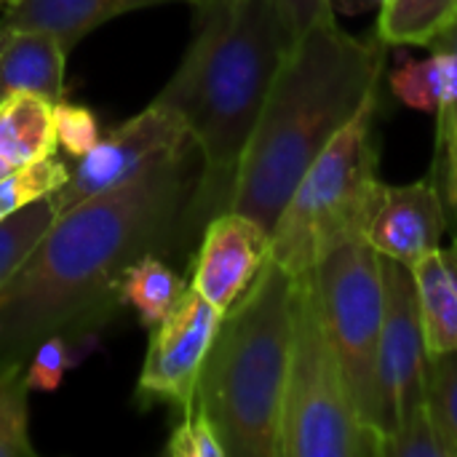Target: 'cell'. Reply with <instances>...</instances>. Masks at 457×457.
I'll use <instances>...</instances> for the list:
<instances>
[{"instance_id": "1", "label": "cell", "mask_w": 457, "mask_h": 457, "mask_svg": "<svg viewBox=\"0 0 457 457\" xmlns=\"http://www.w3.org/2000/svg\"><path fill=\"white\" fill-rule=\"evenodd\" d=\"M193 153L198 150L174 155L51 222L0 289V370L27 367L51 335L96 348V335L123 308L118 287L129 265L185 244V214L198 182Z\"/></svg>"}, {"instance_id": "2", "label": "cell", "mask_w": 457, "mask_h": 457, "mask_svg": "<svg viewBox=\"0 0 457 457\" xmlns=\"http://www.w3.org/2000/svg\"><path fill=\"white\" fill-rule=\"evenodd\" d=\"M295 37L273 0H204L195 37L155 96L185 120L201 155L185 244L230 209L238 166Z\"/></svg>"}, {"instance_id": "3", "label": "cell", "mask_w": 457, "mask_h": 457, "mask_svg": "<svg viewBox=\"0 0 457 457\" xmlns=\"http://www.w3.org/2000/svg\"><path fill=\"white\" fill-rule=\"evenodd\" d=\"M388 46L356 37L335 16L308 27L287 51L244 150L230 209L273 233L295 185L361 104L378 94Z\"/></svg>"}, {"instance_id": "4", "label": "cell", "mask_w": 457, "mask_h": 457, "mask_svg": "<svg viewBox=\"0 0 457 457\" xmlns=\"http://www.w3.org/2000/svg\"><path fill=\"white\" fill-rule=\"evenodd\" d=\"M297 276L276 260L222 313L195 404L228 457H281V412L295 343Z\"/></svg>"}, {"instance_id": "5", "label": "cell", "mask_w": 457, "mask_h": 457, "mask_svg": "<svg viewBox=\"0 0 457 457\" xmlns=\"http://www.w3.org/2000/svg\"><path fill=\"white\" fill-rule=\"evenodd\" d=\"M380 91L327 145L295 185L270 233V260L292 276L308 273L335 244L364 230L380 198Z\"/></svg>"}, {"instance_id": "6", "label": "cell", "mask_w": 457, "mask_h": 457, "mask_svg": "<svg viewBox=\"0 0 457 457\" xmlns=\"http://www.w3.org/2000/svg\"><path fill=\"white\" fill-rule=\"evenodd\" d=\"M281 457H383V436L361 420L324 332L311 270L297 276Z\"/></svg>"}, {"instance_id": "7", "label": "cell", "mask_w": 457, "mask_h": 457, "mask_svg": "<svg viewBox=\"0 0 457 457\" xmlns=\"http://www.w3.org/2000/svg\"><path fill=\"white\" fill-rule=\"evenodd\" d=\"M313 287L324 332L335 348L351 399L367 426L383 436L380 402V332H383V257L367 233H351L313 268Z\"/></svg>"}, {"instance_id": "8", "label": "cell", "mask_w": 457, "mask_h": 457, "mask_svg": "<svg viewBox=\"0 0 457 457\" xmlns=\"http://www.w3.org/2000/svg\"><path fill=\"white\" fill-rule=\"evenodd\" d=\"M190 150H195V142L179 112L153 99L139 115L104 134L91 153L70 161V179L51 195L54 212L59 217L72 206L123 187L153 166Z\"/></svg>"}, {"instance_id": "9", "label": "cell", "mask_w": 457, "mask_h": 457, "mask_svg": "<svg viewBox=\"0 0 457 457\" xmlns=\"http://www.w3.org/2000/svg\"><path fill=\"white\" fill-rule=\"evenodd\" d=\"M222 321V311L193 287L174 311L150 329L145 364L137 383V404H166L179 415L195 404L198 380Z\"/></svg>"}, {"instance_id": "10", "label": "cell", "mask_w": 457, "mask_h": 457, "mask_svg": "<svg viewBox=\"0 0 457 457\" xmlns=\"http://www.w3.org/2000/svg\"><path fill=\"white\" fill-rule=\"evenodd\" d=\"M383 332H380V402L383 436L404 418L426 407L428 345L420 316V297L412 268L383 257Z\"/></svg>"}, {"instance_id": "11", "label": "cell", "mask_w": 457, "mask_h": 457, "mask_svg": "<svg viewBox=\"0 0 457 457\" xmlns=\"http://www.w3.org/2000/svg\"><path fill=\"white\" fill-rule=\"evenodd\" d=\"M270 260V230L241 212L206 222L193 257L190 287L222 313L252 287Z\"/></svg>"}, {"instance_id": "12", "label": "cell", "mask_w": 457, "mask_h": 457, "mask_svg": "<svg viewBox=\"0 0 457 457\" xmlns=\"http://www.w3.org/2000/svg\"><path fill=\"white\" fill-rule=\"evenodd\" d=\"M450 225L445 195L434 177L410 185H386L367 222V238L380 257L415 268L442 249Z\"/></svg>"}, {"instance_id": "13", "label": "cell", "mask_w": 457, "mask_h": 457, "mask_svg": "<svg viewBox=\"0 0 457 457\" xmlns=\"http://www.w3.org/2000/svg\"><path fill=\"white\" fill-rule=\"evenodd\" d=\"M163 3H190L204 0H16L3 8L0 32L11 29H43L54 32L67 51L75 48L99 24L123 16L137 8L163 5Z\"/></svg>"}, {"instance_id": "14", "label": "cell", "mask_w": 457, "mask_h": 457, "mask_svg": "<svg viewBox=\"0 0 457 457\" xmlns=\"http://www.w3.org/2000/svg\"><path fill=\"white\" fill-rule=\"evenodd\" d=\"M67 48L54 32L11 29L0 46V102L11 94H37L51 104L67 94Z\"/></svg>"}, {"instance_id": "15", "label": "cell", "mask_w": 457, "mask_h": 457, "mask_svg": "<svg viewBox=\"0 0 457 457\" xmlns=\"http://www.w3.org/2000/svg\"><path fill=\"white\" fill-rule=\"evenodd\" d=\"M412 273L428 356L457 351V236L447 249H436L420 260Z\"/></svg>"}, {"instance_id": "16", "label": "cell", "mask_w": 457, "mask_h": 457, "mask_svg": "<svg viewBox=\"0 0 457 457\" xmlns=\"http://www.w3.org/2000/svg\"><path fill=\"white\" fill-rule=\"evenodd\" d=\"M59 150L54 104L37 94H11L0 102V153L13 163L54 155Z\"/></svg>"}, {"instance_id": "17", "label": "cell", "mask_w": 457, "mask_h": 457, "mask_svg": "<svg viewBox=\"0 0 457 457\" xmlns=\"http://www.w3.org/2000/svg\"><path fill=\"white\" fill-rule=\"evenodd\" d=\"M187 287L190 284L163 260V254H145L123 273L118 300L123 308L134 311L139 324L150 332L174 311Z\"/></svg>"}, {"instance_id": "18", "label": "cell", "mask_w": 457, "mask_h": 457, "mask_svg": "<svg viewBox=\"0 0 457 457\" xmlns=\"http://www.w3.org/2000/svg\"><path fill=\"white\" fill-rule=\"evenodd\" d=\"M457 19V0H388L375 32L386 46L428 48Z\"/></svg>"}, {"instance_id": "19", "label": "cell", "mask_w": 457, "mask_h": 457, "mask_svg": "<svg viewBox=\"0 0 457 457\" xmlns=\"http://www.w3.org/2000/svg\"><path fill=\"white\" fill-rule=\"evenodd\" d=\"M70 179V158L46 155L16 166L5 179H0V220L51 198Z\"/></svg>"}, {"instance_id": "20", "label": "cell", "mask_w": 457, "mask_h": 457, "mask_svg": "<svg viewBox=\"0 0 457 457\" xmlns=\"http://www.w3.org/2000/svg\"><path fill=\"white\" fill-rule=\"evenodd\" d=\"M0 457H35L29 442V386L24 364L0 370Z\"/></svg>"}, {"instance_id": "21", "label": "cell", "mask_w": 457, "mask_h": 457, "mask_svg": "<svg viewBox=\"0 0 457 457\" xmlns=\"http://www.w3.org/2000/svg\"><path fill=\"white\" fill-rule=\"evenodd\" d=\"M56 220L51 198H43L5 220H0V289L19 270L27 254L37 246L43 233Z\"/></svg>"}, {"instance_id": "22", "label": "cell", "mask_w": 457, "mask_h": 457, "mask_svg": "<svg viewBox=\"0 0 457 457\" xmlns=\"http://www.w3.org/2000/svg\"><path fill=\"white\" fill-rule=\"evenodd\" d=\"M426 404L457 457V351L428 356Z\"/></svg>"}, {"instance_id": "23", "label": "cell", "mask_w": 457, "mask_h": 457, "mask_svg": "<svg viewBox=\"0 0 457 457\" xmlns=\"http://www.w3.org/2000/svg\"><path fill=\"white\" fill-rule=\"evenodd\" d=\"M383 457H455V453L426 404L383 436Z\"/></svg>"}, {"instance_id": "24", "label": "cell", "mask_w": 457, "mask_h": 457, "mask_svg": "<svg viewBox=\"0 0 457 457\" xmlns=\"http://www.w3.org/2000/svg\"><path fill=\"white\" fill-rule=\"evenodd\" d=\"M54 129H56V142L70 161L91 153L104 137L99 115L91 107L67 99L54 104Z\"/></svg>"}, {"instance_id": "25", "label": "cell", "mask_w": 457, "mask_h": 457, "mask_svg": "<svg viewBox=\"0 0 457 457\" xmlns=\"http://www.w3.org/2000/svg\"><path fill=\"white\" fill-rule=\"evenodd\" d=\"M80 359V348L72 345L64 335L46 337L27 361V386L29 391L54 394L62 388L64 375Z\"/></svg>"}, {"instance_id": "26", "label": "cell", "mask_w": 457, "mask_h": 457, "mask_svg": "<svg viewBox=\"0 0 457 457\" xmlns=\"http://www.w3.org/2000/svg\"><path fill=\"white\" fill-rule=\"evenodd\" d=\"M163 453L169 457H228L214 423L198 404L182 412Z\"/></svg>"}, {"instance_id": "27", "label": "cell", "mask_w": 457, "mask_h": 457, "mask_svg": "<svg viewBox=\"0 0 457 457\" xmlns=\"http://www.w3.org/2000/svg\"><path fill=\"white\" fill-rule=\"evenodd\" d=\"M289 35L297 40L308 27H313L321 19L335 16V8L329 5V0H273Z\"/></svg>"}, {"instance_id": "28", "label": "cell", "mask_w": 457, "mask_h": 457, "mask_svg": "<svg viewBox=\"0 0 457 457\" xmlns=\"http://www.w3.org/2000/svg\"><path fill=\"white\" fill-rule=\"evenodd\" d=\"M388 0H329V5L335 8V13H348V16H359L367 13L372 8H383Z\"/></svg>"}, {"instance_id": "29", "label": "cell", "mask_w": 457, "mask_h": 457, "mask_svg": "<svg viewBox=\"0 0 457 457\" xmlns=\"http://www.w3.org/2000/svg\"><path fill=\"white\" fill-rule=\"evenodd\" d=\"M445 204H447V214H450V222H455L457 225V169H455V179H453V185L445 190ZM457 236V233H455Z\"/></svg>"}, {"instance_id": "30", "label": "cell", "mask_w": 457, "mask_h": 457, "mask_svg": "<svg viewBox=\"0 0 457 457\" xmlns=\"http://www.w3.org/2000/svg\"><path fill=\"white\" fill-rule=\"evenodd\" d=\"M13 169H16V166H13V163H11V161H8V158L0 153V179H5V177L13 171Z\"/></svg>"}, {"instance_id": "31", "label": "cell", "mask_w": 457, "mask_h": 457, "mask_svg": "<svg viewBox=\"0 0 457 457\" xmlns=\"http://www.w3.org/2000/svg\"><path fill=\"white\" fill-rule=\"evenodd\" d=\"M11 3H16V0H3V8H5V5H11Z\"/></svg>"}, {"instance_id": "32", "label": "cell", "mask_w": 457, "mask_h": 457, "mask_svg": "<svg viewBox=\"0 0 457 457\" xmlns=\"http://www.w3.org/2000/svg\"><path fill=\"white\" fill-rule=\"evenodd\" d=\"M0 46H3V32H0Z\"/></svg>"}, {"instance_id": "33", "label": "cell", "mask_w": 457, "mask_h": 457, "mask_svg": "<svg viewBox=\"0 0 457 457\" xmlns=\"http://www.w3.org/2000/svg\"><path fill=\"white\" fill-rule=\"evenodd\" d=\"M0 5H3V0H0Z\"/></svg>"}]
</instances>
